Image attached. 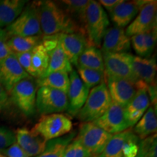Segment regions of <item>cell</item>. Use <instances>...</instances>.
Here are the masks:
<instances>
[{
  "label": "cell",
  "mask_w": 157,
  "mask_h": 157,
  "mask_svg": "<svg viewBox=\"0 0 157 157\" xmlns=\"http://www.w3.org/2000/svg\"><path fill=\"white\" fill-rule=\"evenodd\" d=\"M92 157H94V156H92Z\"/></svg>",
  "instance_id": "45"
},
{
  "label": "cell",
  "mask_w": 157,
  "mask_h": 157,
  "mask_svg": "<svg viewBox=\"0 0 157 157\" xmlns=\"http://www.w3.org/2000/svg\"><path fill=\"white\" fill-rule=\"evenodd\" d=\"M157 118L156 109L150 106L147 109L141 119L135 125L133 132L138 137L143 140L156 133Z\"/></svg>",
  "instance_id": "22"
},
{
  "label": "cell",
  "mask_w": 157,
  "mask_h": 157,
  "mask_svg": "<svg viewBox=\"0 0 157 157\" xmlns=\"http://www.w3.org/2000/svg\"><path fill=\"white\" fill-rule=\"evenodd\" d=\"M89 2L88 0H63L60 2L64 5V10L72 18L77 19L76 22L81 23L82 28L85 29V13Z\"/></svg>",
  "instance_id": "30"
},
{
  "label": "cell",
  "mask_w": 157,
  "mask_h": 157,
  "mask_svg": "<svg viewBox=\"0 0 157 157\" xmlns=\"http://www.w3.org/2000/svg\"><path fill=\"white\" fill-rule=\"evenodd\" d=\"M0 153L6 157H29L16 142L8 148L1 150Z\"/></svg>",
  "instance_id": "40"
},
{
  "label": "cell",
  "mask_w": 157,
  "mask_h": 157,
  "mask_svg": "<svg viewBox=\"0 0 157 157\" xmlns=\"http://www.w3.org/2000/svg\"><path fill=\"white\" fill-rule=\"evenodd\" d=\"M132 67L137 79L141 80L148 86L156 84L155 78L157 68L154 58L132 56Z\"/></svg>",
  "instance_id": "20"
},
{
  "label": "cell",
  "mask_w": 157,
  "mask_h": 157,
  "mask_svg": "<svg viewBox=\"0 0 157 157\" xmlns=\"http://www.w3.org/2000/svg\"><path fill=\"white\" fill-rule=\"evenodd\" d=\"M148 1H121L110 13L111 21L115 26L124 28L138 14L141 7Z\"/></svg>",
  "instance_id": "17"
},
{
  "label": "cell",
  "mask_w": 157,
  "mask_h": 157,
  "mask_svg": "<svg viewBox=\"0 0 157 157\" xmlns=\"http://www.w3.org/2000/svg\"><path fill=\"white\" fill-rule=\"evenodd\" d=\"M70 84L67 98V112L71 117H76L85 103L90 93V89L84 85L78 73L72 69L69 75Z\"/></svg>",
  "instance_id": "13"
},
{
  "label": "cell",
  "mask_w": 157,
  "mask_h": 157,
  "mask_svg": "<svg viewBox=\"0 0 157 157\" xmlns=\"http://www.w3.org/2000/svg\"><path fill=\"white\" fill-rule=\"evenodd\" d=\"M15 142V133L6 127H0V151L8 148Z\"/></svg>",
  "instance_id": "37"
},
{
  "label": "cell",
  "mask_w": 157,
  "mask_h": 157,
  "mask_svg": "<svg viewBox=\"0 0 157 157\" xmlns=\"http://www.w3.org/2000/svg\"><path fill=\"white\" fill-rule=\"evenodd\" d=\"M122 0H101L99 1L100 5H103L109 13L115 8L118 4H119Z\"/></svg>",
  "instance_id": "42"
},
{
  "label": "cell",
  "mask_w": 157,
  "mask_h": 157,
  "mask_svg": "<svg viewBox=\"0 0 157 157\" xmlns=\"http://www.w3.org/2000/svg\"></svg>",
  "instance_id": "46"
},
{
  "label": "cell",
  "mask_w": 157,
  "mask_h": 157,
  "mask_svg": "<svg viewBox=\"0 0 157 157\" xmlns=\"http://www.w3.org/2000/svg\"><path fill=\"white\" fill-rule=\"evenodd\" d=\"M102 51L103 53H124L127 52L131 47L130 39L122 28L109 27L103 36Z\"/></svg>",
  "instance_id": "16"
},
{
  "label": "cell",
  "mask_w": 157,
  "mask_h": 157,
  "mask_svg": "<svg viewBox=\"0 0 157 157\" xmlns=\"http://www.w3.org/2000/svg\"><path fill=\"white\" fill-rule=\"evenodd\" d=\"M31 63L36 74V78L46 74L49 64V54L42 42L31 50Z\"/></svg>",
  "instance_id": "29"
},
{
  "label": "cell",
  "mask_w": 157,
  "mask_h": 157,
  "mask_svg": "<svg viewBox=\"0 0 157 157\" xmlns=\"http://www.w3.org/2000/svg\"><path fill=\"white\" fill-rule=\"evenodd\" d=\"M29 77L14 54L0 60V84L8 93L17 83Z\"/></svg>",
  "instance_id": "12"
},
{
  "label": "cell",
  "mask_w": 157,
  "mask_h": 157,
  "mask_svg": "<svg viewBox=\"0 0 157 157\" xmlns=\"http://www.w3.org/2000/svg\"><path fill=\"white\" fill-rule=\"evenodd\" d=\"M105 83L111 102L124 108L132 101L137 93L136 84L124 78L105 75Z\"/></svg>",
  "instance_id": "11"
},
{
  "label": "cell",
  "mask_w": 157,
  "mask_h": 157,
  "mask_svg": "<svg viewBox=\"0 0 157 157\" xmlns=\"http://www.w3.org/2000/svg\"><path fill=\"white\" fill-rule=\"evenodd\" d=\"M58 40L65 55L71 64L77 66V60L88 47L92 46L87 37L78 33L59 34Z\"/></svg>",
  "instance_id": "15"
},
{
  "label": "cell",
  "mask_w": 157,
  "mask_h": 157,
  "mask_svg": "<svg viewBox=\"0 0 157 157\" xmlns=\"http://www.w3.org/2000/svg\"><path fill=\"white\" fill-rule=\"evenodd\" d=\"M105 75L119 77L133 82L135 84L139 81L135 76L132 67V56L128 52L124 53L103 54Z\"/></svg>",
  "instance_id": "9"
},
{
  "label": "cell",
  "mask_w": 157,
  "mask_h": 157,
  "mask_svg": "<svg viewBox=\"0 0 157 157\" xmlns=\"http://www.w3.org/2000/svg\"><path fill=\"white\" fill-rule=\"evenodd\" d=\"M139 142V138L132 131L123 146V157H136L138 154Z\"/></svg>",
  "instance_id": "34"
},
{
  "label": "cell",
  "mask_w": 157,
  "mask_h": 157,
  "mask_svg": "<svg viewBox=\"0 0 157 157\" xmlns=\"http://www.w3.org/2000/svg\"><path fill=\"white\" fill-rule=\"evenodd\" d=\"M111 103L105 82L90 90L84 105L76 117L83 122H93L101 117Z\"/></svg>",
  "instance_id": "2"
},
{
  "label": "cell",
  "mask_w": 157,
  "mask_h": 157,
  "mask_svg": "<svg viewBox=\"0 0 157 157\" xmlns=\"http://www.w3.org/2000/svg\"><path fill=\"white\" fill-rule=\"evenodd\" d=\"M8 38V35L5 31L0 29V60L13 54L7 44Z\"/></svg>",
  "instance_id": "39"
},
{
  "label": "cell",
  "mask_w": 157,
  "mask_h": 157,
  "mask_svg": "<svg viewBox=\"0 0 157 157\" xmlns=\"http://www.w3.org/2000/svg\"><path fill=\"white\" fill-rule=\"evenodd\" d=\"M76 132H71L66 136L53 139L47 142L44 151L35 157H62L66 146L74 140Z\"/></svg>",
  "instance_id": "27"
},
{
  "label": "cell",
  "mask_w": 157,
  "mask_h": 157,
  "mask_svg": "<svg viewBox=\"0 0 157 157\" xmlns=\"http://www.w3.org/2000/svg\"><path fill=\"white\" fill-rule=\"evenodd\" d=\"M48 54V68L46 74L44 76L56 71H65L68 74L73 69L71 63H70L67 56L65 55L59 42L56 48L50 51Z\"/></svg>",
  "instance_id": "23"
},
{
  "label": "cell",
  "mask_w": 157,
  "mask_h": 157,
  "mask_svg": "<svg viewBox=\"0 0 157 157\" xmlns=\"http://www.w3.org/2000/svg\"><path fill=\"white\" fill-rule=\"evenodd\" d=\"M14 55L16 57L17 61L21 66V67L25 70V71L31 77L33 76V77L37 78L36 72L34 71L32 63H31V51Z\"/></svg>",
  "instance_id": "36"
},
{
  "label": "cell",
  "mask_w": 157,
  "mask_h": 157,
  "mask_svg": "<svg viewBox=\"0 0 157 157\" xmlns=\"http://www.w3.org/2000/svg\"><path fill=\"white\" fill-rule=\"evenodd\" d=\"M8 36H34L42 34L36 2L23 9L21 15L5 29Z\"/></svg>",
  "instance_id": "5"
},
{
  "label": "cell",
  "mask_w": 157,
  "mask_h": 157,
  "mask_svg": "<svg viewBox=\"0 0 157 157\" xmlns=\"http://www.w3.org/2000/svg\"><path fill=\"white\" fill-rule=\"evenodd\" d=\"M16 143L29 157H35L44 151L48 141L27 128H19L15 132Z\"/></svg>",
  "instance_id": "18"
},
{
  "label": "cell",
  "mask_w": 157,
  "mask_h": 157,
  "mask_svg": "<svg viewBox=\"0 0 157 157\" xmlns=\"http://www.w3.org/2000/svg\"><path fill=\"white\" fill-rule=\"evenodd\" d=\"M131 132L130 129H126L124 132L112 135L103 151L98 157H123V146Z\"/></svg>",
  "instance_id": "26"
},
{
  "label": "cell",
  "mask_w": 157,
  "mask_h": 157,
  "mask_svg": "<svg viewBox=\"0 0 157 157\" xmlns=\"http://www.w3.org/2000/svg\"><path fill=\"white\" fill-rule=\"evenodd\" d=\"M138 153L144 157H156V133L139 142Z\"/></svg>",
  "instance_id": "33"
},
{
  "label": "cell",
  "mask_w": 157,
  "mask_h": 157,
  "mask_svg": "<svg viewBox=\"0 0 157 157\" xmlns=\"http://www.w3.org/2000/svg\"><path fill=\"white\" fill-rule=\"evenodd\" d=\"M71 121L62 113L42 115L38 122L31 130L46 141L58 138L71 130Z\"/></svg>",
  "instance_id": "4"
},
{
  "label": "cell",
  "mask_w": 157,
  "mask_h": 157,
  "mask_svg": "<svg viewBox=\"0 0 157 157\" xmlns=\"http://www.w3.org/2000/svg\"><path fill=\"white\" fill-rule=\"evenodd\" d=\"M10 105L11 101L9 94L0 84V113L8 109Z\"/></svg>",
  "instance_id": "41"
},
{
  "label": "cell",
  "mask_w": 157,
  "mask_h": 157,
  "mask_svg": "<svg viewBox=\"0 0 157 157\" xmlns=\"http://www.w3.org/2000/svg\"><path fill=\"white\" fill-rule=\"evenodd\" d=\"M67 94L48 87L37 90L36 110L42 115L63 112L67 110Z\"/></svg>",
  "instance_id": "7"
},
{
  "label": "cell",
  "mask_w": 157,
  "mask_h": 157,
  "mask_svg": "<svg viewBox=\"0 0 157 157\" xmlns=\"http://www.w3.org/2000/svg\"><path fill=\"white\" fill-rule=\"evenodd\" d=\"M26 2L25 0H0V29L14 22Z\"/></svg>",
  "instance_id": "21"
},
{
  "label": "cell",
  "mask_w": 157,
  "mask_h": 157,
  "mask_svg": "<svg viewBox=\"0 0 157 157\" xmlns=\"http://www.w3.org/2000/svg\"><path fill=\"white\" fill-rule=\"evenodd\" d=\"M156 1H148L141 7L138 14L127 26L125 34L128 37L144 33L156 25Z\"/></svg>",
  "instance_id": "14"
},
{
  "label": "cell",
  "mask_w": 157,
  "mask_h": 157,
  "mask_svg": "<svg viewBox=\"0 0 157 157\" xmlns=\"http://www.w3.org/2000/svg\"><path fill=\"white\" fill-rule=\"evenodd\" d=\"M62 157H92V156L76 137L66 146Z\"/></svg>",
  "instance_id": "32"
},
{
  "label": "cell",
  "mask_w": 157,
  "mask_h": 157,
  "mask_svg": "<svg viewBox=\"0 0 157 157\" xmlns=\"http://www.w3.org/2000/svg\"><path fill=\"white\" fill-rule=\"evenodd\" d=\"M132 48L135 52L140 56L139 57L144 58L145 52V33L135 34L131 36V41Z\"/></svg>",
  "instance_id": "38"
},
{
  "label": "cell",
  "mask_w": 157,
  "mask_h": 157,
  "mask_svg": "<svg viewBox=\"0 0 157 157\" xmlns=\"http://www.w3.org/2000/svg\"><path fill=\"white\" fill-rule=\"evenodd\" d=\"M148 88L137 90L132 101L124 108L125 115L129 127L136 124L150 105Z\"/></svg>",
  "instance_id": "19"
},
{
  "label": "cell",
  "mask_w": 157,
  "mask_h": 157,
  "mask_svg": "<svg viewBox=\"0 0 157 157\" xmlns=\"http://www.w3.org/2000/svg\"><path fill=\"white\" fill-rule=\"evenodd\" d=\"M36 4L41 31L44 36L78 33L87 37L85 30L58 3L52 1H39L36 2Z\"/></svg>",
  "instance_id": "1"
},
{
  "label": "cell",
  "mask_w": 157,
  "mask_h": 157,
  "mask_svg": "<svg viewBox=\"0 0 157 157\" xmlns=\"http://www.w3.org/2000/svg\"><path fill=\"white\" fill-rule=\"evenodd\" d=\"M37 84L31 77L24 78L9 92L11 102L26 117H31L36 112Z\"/></svg>",
  "instance_id": "6"
},
{
  "label": "cell",
  "mask_w": 157,
  "mask_h": 157,
  "mask_svg": "<svg viewBox=\"0 0 157 157\" xmlns=\"http://www.w3.org/2000/svg\"><path fill=\"white\" fill-rule=\"evenodd\" d=\"M38 87H48L56 89L67 94L70 79L68 74L65 71H56L43 76L36 79Z\"/></svg>",
  "instance_id": "25"
},
{
  "label": "cell",
  "mask_w": 157,
  "mask_h": 157,
  "mask_svg": "<svg viewBox=\"0 0 157 157\" xmlns=\"http://www.w3.org/2000/svg\"><path fill=\"white\" fill-rule=\"evenodd\" d=\"M112 135L100 128L93 122H84L76 137L92 156L98 157L103 151Z\"/></svg>",
  "instance_id": "8"
},
{
  "label": "cell",
  "mask_w": 157,
  "mask_h": 157,
  "mask_svg": "<svg viewBox=\"0 0 157 157\" xmlns=\"http://www.w3.org/2000/svg\"><path fill=\"white\" fill-rule=\"evenodd\" d=\"M78 75L86 87L90 89L105 82L104 71L90 68L77 67Z\"/></svg>",
  "instance_id": "31"
},
{
  "label": "cell",
  "mask_w": 157,
  "mask_h": 157,
  "mask_svg": "<svg viewBox=\"0 0 157 157\" xmlns=\"http://www.w3.org/2000/svg\"><path fill=\"white\" fill-rule=\"evenodd\" d=\"M136 157H144L143 156L142 154H140V153H138V154H137V156Z\"/></svg>",
  "instance_id": "43"
},
{
  "label": "cell",
  "mask_w": 157,
  "mask_h": 157,
  "mask_svg": "<svg viewBox=\"0 0 157 157\" xmlns=\"http://www.w3.org/2000/svg\"><path fill=\"white\" fill-rule=\"evenodd\" d=\"M0 157H6L5 155H3L2 154H1V153H0Z\"/></svg>",
  "instance_id": "44"
},
{
  "label": "cell",
  "mask_w": 157,
  "mask_h": 157,
  "mask_svg": "<svg viewBox=\"0 0 157 157\" xmlns=\"http://www.w3.org/2000/svg\"><path fill=\"white\" fill-rule=\"evenodd\" d=\"M40 36H10L7 40L10 49L13 54L29 52L42 42Z\"/></svg>",
  "instance_id": "28"
},
{
  "label": "cell",
  "mask_w": 157,
  "mask_h": 157,
  "mask_svg": "<svg viewBox=\"0 0 157 157\" xmlns=\"http://www.w3.org/2000/svg\"><path fill=\"white\" fill-rule=\"evenodd\" d=\"M110 24L108 15L98 2H89L85 13V29L92 46H101L102 39Z\"/></svg>",
  "instance_id": "3"
},
{
  "label": "cell",
  "mask_w": 157,
  "mask_h": 157,
  "mask_svg": "<svg viewBox=\"0 0 157 157\" xmlns=\"http://www.w3.org/2000/svg\"><path fill=\"white\" fill-rule=\"evenodd\" d=\"M145 33V52L144 58L150 57L154 52L156 42V25Z\"/></svg>",
  "instance_id": "35"
},
{
  "label": "cell",
  "mask_w": 157,
  "mask_h": 157,
  "mask_svg": "<svg viewBox=\"0 0 157 157\" xmlns=\"http://www.w3.org/2000/svg\"><path fill=\"white\" fill-rule=\"evenodd\" d=\"M93 123L111 135L124 132L129 127L124 108L113 102L107 111Z\"/></svg>",
  "instance_id": "10"
},
{
  "label": "cell",
  "mask_w": 157,
  "mask_h": 157,
  "mask_svg": "<svg viewBox=\"0 0 157 157\" xmlns=\"http://www.w3.org/2000/svg\"><path fill=\"white\" fill-rule=\"evenodd\" d=\"M104 71L103 53L99 49L90 46L84 50L77 60V66Z\"/></svg>",
  "instance_id": "24"
}]
</instances>
